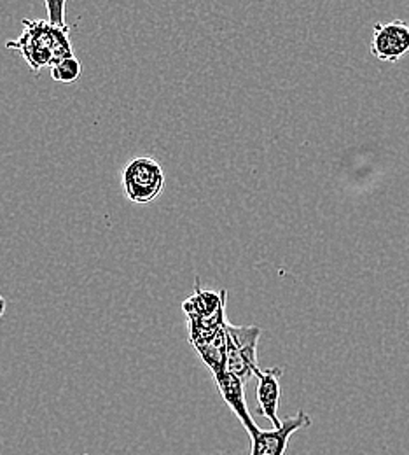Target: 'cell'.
<instances>
[{
    "instance_id": "cell-8",
    "label": "cell",
    "mask_w": 409,
    "mask_h": 455,
    "mask_svg": "<svg viewBox=\"0 0 409 455\" xmlns=\"http://www.w3.org/2000/svg\"><path fill=\"white\" fill-rule=\"evenodd\" d=\"M226 345H228V333L226 324L219 330V333L208 341L207 345L196 348L207 368H210L214 380L221 379L226 373Z\"/></svg>"
},
{
    "instance_id": "cell-12",
    "label": "cell",
    "mask_w": 409,
    "mask_h": 455,
    "mask_svg": "<svg viewBox=\"0 0 409 455\" xmlns=\"http://www.w3.org/2000/svg\"><path fill=\"white\" fill-rule=\"evenodd\" d=\"M214 455H221V454H214Z\"/></svg>"
},
{
    "instance_id": "cell-2",
    "label": "cell",
    "mask_w": 409,
    "mask_h": 455,
    "mask_svg": "<svg viewBox=\"0 0 409 455\" xmlns=\"http://www.w3.org/2000/svg\"><path fill=\"white\" fill-rule=\"evenodd\" d=\"M23 36L18 41H9L5 48L21 52L34 70L46 65L51 67L55 53V27L46 21L30 20H23Z\"/></svg>"
},
{
    "instance_id": "cell-11",
    "label": "cell",
    "mask_w": 409,
    "mask_h": 455,
    "mask_svg": "<svg viewBox=\"0 0 409 455\" xmlns=\"http://www.w3.org/2000/svg\"><path fill=\"white\" fill-rule=\"evenodd\" d=\"M5 307H7V303H5V299L0 296V317L5 314Z\"/></svg>"
},
{
    "instance_id": "cell-4",
    "label": "cell",
    "mask_w": 409,
    "mask_h": 455,
    "mask_svg": "<svg viewBox=\"0 0 409 455\" xmlns=\"http://www.w3.org/2000/svg\"><path fill=\"white\" fill-rule=\"evenodd\" d=\"M373 57L396 63L409 53V25L403 20L376 23L373 27V41L369 46Z\"/></svg>"
},
{
    "instance_id": "cell-3",
    "label": "cell",
    "mask_w": 409,
    "mask_h": 455,
    "mask_svg": "<svg viewBox=\"0 0 409 455\" xmlns=\"http://www.w3.org/2000/svg\"><path fill=\"white\" fill-rule=\"evenodd\" d=\"M311 426V417L299 410L295 415L286 417L279 429L263 431L257 424H252L245 431L250 436V455H286L289 440L294 433Z\"/></svg>"
},
{
    "instance_id": "cell-6",
    "label": "cell",
    "mask_w": 409,
    "mask_h": 455,
    "mask_svg": "<svg viewBox=\"0 0 409 455\" xmlns=\"http://www.w3.org/2000/svg\"><path fill=\"white\" fill-rule=\"evenodd\" d=\"M217 387H219V393L223 399L226 401V404L232 408L236 419L241 422V426L247 429L250 427L252 424H256L250 417V411H248V406H247V399H245V384L236 379L230 373H224L221 379L216 380Z\"/></svg>"
},
{
    "instance_id": "cell-1",
    "label": "cell",
    "mask_w": 409,
    "mask_h": 455,
    "mask_svg": "<svg viewBox=\"0 0 409 455\" xmlns=\"http://www.w3.org/2000/svg\"><path fill=\"white\" fill-rule=\"evenodd\" d=\"M165 186V173L161 165L147 156L131 160L122 169V189L133 204L154 202Z\"/></svg>"
},
{
    "instance_id": "cell-7",
    "label": "cell",
    "mask_w": 409,
    "mask_h": 455,
    "mask_svg": "<svg viewBox=\"0 0 409 455\" xmlns=\"http://www.w3.org/2000/svg\"><path fill=\"white\" fill-rule=\"evenodd\" d=\"M226 333L233 340L236 348L241 354V357L248 364V368L257 377L263 370L259 366V359H257V343H259V337H261V328H257V326H234V324L226 323Z\"/></svg>"
},
{
    "instance_id": "cell-5",
    "label": "cell",
    "mask_w": 409,
    "mask_h": 455,
    "mask_svg": "<svg viewBox=\"0 0 409 455\" xmlns=\"http://www.w3.org/2000/svg\"><path fill=\"white\" fill-rule=\"evenodd\" d=\"M284 375L282 368H264L256 377L257 379V413L266 417L273 429H279L282 426V420L279 419V406H280V379Z\"/></svg>"
},
{
    "instance_id": "cell-9",
    "label": "cell",
    "mask_w": 409,
    "mask_h": 455,
    "mask_svg": "<svg viewBox=\"0 0 409 455\" xmlns=\"http://www.w3.org/2000/svg\"><path fill=\"white\" fill-rule=\"evenodd\" d=\"M81 70L83 68L77 58H67L51 67V77L59 83H74L81 76Z\"/></svg>"
},
{
    "instance_id": "cell-10",
    "label": "cell",
    "mask_w": 409,
    "mask_h": 455,
    "mask_svg": "<svg viewBox=\"0 0 409 455\" xmlns=\"http://www.w3.org/2000/svg\"><path fill=\"white\" fill-rule=\"evenodd\" d=\"M46 7H48V14H50V25L51 27H59V28H65V9H67V2L65 0H48L46 2Z\"/></svg>"
}]
</instances>
